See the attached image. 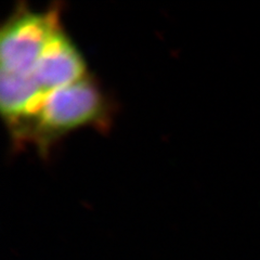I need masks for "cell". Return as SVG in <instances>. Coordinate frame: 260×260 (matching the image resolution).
Segmentation results:
<instances>
[{
	"instance_id": "obj_1",
	"label": "cell",
	"mask_w": 260,
	"mask_h": 260,
	"mask_svg": "<svg viewBox=\"0 0 260 260\" xmlns=\"http://www.w3.org/2000/svg\"><path fill=\"white\" fill-rule=\"evenodd\" d=\"M113 104L90 75L49 92L42 108L14 140L16 145L34 144L42 154L75 130L92 127L108 130Z\"/></svg>"
},
{
	"instance_id": "obj_2",
	"label": "cell",
	"mask_w": 260,
	"mask_h": 260,
	"mask_svg": "<svg viewBox=\"0 0 260 260\" xmlns=\"http://www.w3.org/2000/svg\"><path fill=\"white\" fill-rule=\"evenodd\" d=\"M60 11L16 8L0 31V73L32 75L49 39L62 26Z\"/></svg>"
},
{
	"instance_id": "obj_3",
	"label": "cell",
	"mask_w": 260,
	"mask_h": 260,
	"mask_svg": "<svg viewBox=\"0 0 260 260\" xmlns=\"http://www.w3.org/2000/svg\"><path fill=\"white\" fill-rule=\"evenodd\" d=\"M87 75L83 53L61 26L49 39L31 76L38 87L48 94L55 89L76 83Z\"/></svg>"
}]
</instances>
